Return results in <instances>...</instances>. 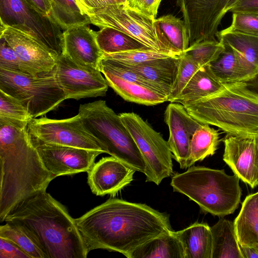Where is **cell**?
<instances>
[{
  "label": "cell",
  "mask_w": 258,
  "mask_h": 258,
  "mask_svg": "<svg viewBox=\"0 0 258 258\" xmlns=\"http://www.w3.org/2000/svg\"><path fill=\"white\" fill-rule=\"evenodd\" d=\"M5 222L21 227L47 258H86L89 253L75 219L46 191L20 202Z\"/></svg>",
  "instance_id": "cell-3"
},
{
  "label": "cell",
  "mask_w": 258,
  "mask_h": 258,
  "mask_svg": "<svg viewBox=\"0 0 258 258\" xmlns=\"http://www.w3.org/2000/svg\"><path fill=\"white\" fill-rule=\"evenodd\" d=\"M223 160L239 179L254 188L258 185L256 137L227 134Z\"/></svg>",
  "instance_id": "cell-15"
},
{
  "label": "cell",
  "mask_w": 258,
  "mask_h": 258,
  "mask_svg": "<svg viewBox=\"0 0 258 258\" xmlns=\"http://www.w3.org/2000/svg\"><path fill=\"white\" fill-rule=\"evenodd\" d=\"M256 143H257V149H258V137H256Z\"/></svg>",
  "instance_id": "cell-49"
},
{
  "label": "cell",
  "mask_w": 258,
  "mask_h": 258,
  "mask_svg": "<svg viewBox=\"0 0 258 258\" xmlns=\"http://www.w3.org/2000/svg\"><path fill=\"white\" fill-rule=\"evenodd\" d=\"M233 222L240 246L258 245V191L245 197Z\"/></svg>",
  "instance_id": "cell-26"
},
{
  "label": "cell",
  "mask_w": 258,
  "mask_h": 258,
  "mask_svg": "<svg viewBox=\"0 0 258 258\" xmlns=\"http://www.w3.org/2000/svg\"><path fill=\"white\" fill-rule=\"evenodd\" d=\"M220 143L218 132L209 124H202L195 131L190 141L187 167L213 155Z\"/></svg>",
  "instance_id": "cell-31"
},
{
  "label": "cell",
  "mask_w": 258,
  "mask_h": 258,
  "mask_svg": "<svg viewBox=\"0 0 258 258\" xmlns=\"http://www.w3.org/2000/svg\"><path fill=\"white\" fill-rule=\"evenodd\" d=\"M164 121L169 128L168 143L173 158L181 169L187 168L190 144L196 130L202 124L193 118L181 104L171 102L164 112Z\"/></svg>",
  "instance_id": "cell-16"
},
{
  "label": "cell",
  "mask_w": 258,
  "mask_h": 258,
  "mask_svg": "<svg viewBox=\"0 0 258 258\" xmlns=\"http://www.w3.org/2000/svg\"><path fill=\"white\" fill-rule=\"evenodd\" d=\"M46 169L55 177L88 172L101 151L55 144L35 145Z\"/></svg>",
  "instance_id": "cell-14"
},
{
  "label": "cell",
  "mask_w": 258,
  "mask_h": 258,
  "mask_svg": "<svg viewBox=\"0 0 258 258\" xmlns=\"http://www.w3.org/2000/svg\"><path fill=\"white\" fill-rule=\"evenodd\" d=\"M253 247H254L258 251V245H255L253 246Z\"/></svg>",
  "instance_id": "cell-48"
},
{
  "label": "cell",
  "mask_w": 258,
  "mask_h": 258,
  "mask_svg": "<svg viewBox=\"0 0 258 258\" xmlns=\"http://www.w3.org/2000/svg\"><path fill=\"white\" fill-rule=\"evenodd\" d=\"M55 77L67 99L104 96L109 86L99 70L78 65L64 54L56 59Z\"/></svg>",
  "instance_id": "cell-13"
},
{
  "label": "cell",
  "mask_w": 258,
  "mask_h": 258,
  "mask_svg": "<svg viewBox=\"0 0 258 258\" xmlns=\"http://www.w3.org/2000/svg\"><path fill=\"white\" fill-rule=\"evenodd\" d=\"M41 13L49 16L51 9V0H25Z\"/></svg>",
  "instance_id": "cell-44"
},
{
  "label": "cell",
  "mask_w": 258,
  "mask_h": 258,
  "mask_svg": "<svg viewBox=\"0 0 258 258\" xmlns=\"http://www.w3.org/2000/svg\"><path fill=\"white\" fill-rule=\"evenodd\" d=\"M176 56L170 52L153 49L134 50L111 54H103L102 57L127 65H137L154 59Z\"/></svg>",
  "instance_id": "cell-35"
},
{
  "label": "cell",
  "mask_w": 258,
  "mask_h": 258,
  "mask_svg": "<svg viewBox=\"0 0 258 258\" xmlns=\"http://www.w3.org/2000/svg\"><path fill=\"white\" fill-rule=\"evenodd\" d=\"M179 60L180 56H171L137 65L122 64L151 83L168 99L175 82Z\"/></svg>",
  "instance_id": "cell-20"
},
{
  "label": "cell",
  "mask_w": 258,
  "mask_h": 258,
  "mask_svg": "<svg viewBox=\"0 0 258 258\" xmlns=\"http://www.w3.org/2000/svg\"><path fill=\"white\" fill-rule=\"evenodd\" d=\"M0 117L29 122L33 117L16 98L0 90Z\"/></svg>",
  "instance_id": "cell-37"
},
{
  "label": "cell",
  "mask_w": 258,
  "mask_h": 258,
  "mask_svg": "<svg viewBox=\"0 0 258 258\" xmlns=\"http://www.w3.org/2000/svg\"><path fill=\"white\" fill-rule=\"evenodd\" d=\"M183 106L202 124L228 135L258 137V94L244 82L225 84L218 93Z\"/></svg>",
  "instance_id": "cell-4"
},
{
  "label": "cell",
  "mask_w": 258,
  "mask_h": 258,
  "mask_svg": "<svg viewBox=\"0 0 258 258\" xmlns=\"http://www.w3.org/2000/svg\"><path fill=\"white\" fill-rule=\"evenodd\" d=\"M200 68L199 66L187 55L183 53L180 56L175 82L168 98V101L172 102L179 95L194 74Z\"/></svg>",
  "instance_id": "cell-36"
},
{
  "label": "cell",
  "mask_w": 258,
  "mask_h": 258,
  "mask_svg": "<svg viewBox=\"0 0 258 258\" xmlns=\"http://www.w3.org/2000/svg\"><path fill=\"white\" fill-rule=\"evenodd\" d=\"M129 258H184V251L173 230L143 244L131 254Z\"/></svg>",
  "instance_id": "cell-29"
},
{
  "label": "cell",
  "mask_w": 258,
  "mask_h": 258,
  "mask_svg": "<svg viewBox=\"0 0 258 258\" xmlns=\"http://www.w3.org/2000/svg\"><path fill=\"white\" fill-rule=\"evenodd\" d=\"M117 3H125L126 0H116Z\"/></svg>",
  "instance_id": "cell-47"
},
{
  "label": "cell",
  "mask_w": 258,
  "mask_h": 258,
  "mask_svg": "<svg viewBox=\"0 0 258 258\" xmlns=\"http://www.w3.org/2000/svg\"><path fill=\"white\" fill-rule=\"evenodd\" d=\"M224 87L225 84L213 74L208 64L194 74L172 102L187 104L216 94Z\"/></svg>",
  "instance_id": "cell-25"
},
{
  "label": "cell",
  "mask_w": 258,
  "mask_h": 258,
  "mask_svg": "<svg viewBox=\"0 0 258 258\" xmlns=\"http://www.w3.org/2000/svg\"><path fill=\"white\" fill-rule=\"evenodd\" d=\"M227 29L258 36V13H233L231 24Z\"/></svg>",
  "instance_id": "cell-38"
},
{
  "label": "cell",
  "mask_w": 258,
  "mask_h": 258,
  "mask_svg": "<svg viewBox=\"0 0 258 258\" xmlns=\"http://www.w3.org/2000/svg\"><path fill=\"white\" fill-rule=\"evenodd\" d=\"M0 90L18 99L33 118L56 109L66 95L51 71L35 75L0 68Z\"/></svg>",
  "instance_id": "cell-7"
},
{
  "label": "cell",
  "mask_w": 258,
  "mask_h": 258,
  "mask_svg": "<svg viewBox=\"0 0 258 258\" xmlns=\"http://www.w3.org/2000/svg\"><path fill=\"white\" fill-rule=\"evenodd\" d=\"M218 57L209 64L213 74L223 83L246 82L253 78L238 55L225 46Z\"/></svg>",
  "instance_id": "cell-28"
},
{
  "label": "cell",
  "mask_w": 258,
  "mask_h": 258,
  "mask_svg": "<svg viewBox=\"0 0 258 258\" xmlns=\"http://www.w3.org/2000/svg\"><path fill=\"white\" fill-rule=\"evenodd\" d=\"M0 221L20 202L46 191L55 177L45 167L27 126L0 121Z\"/></svg>",
  "instance_id": "cell-2"
},
{
  "label": "cell",
  "mask_w": 258,
  "mask_h": 258,
  "mask_svg": "<svg viewBox=\"0 0 258 258\" xmlns=\"http://www.w3.org/2000/svg\"><path fill=\"white\" fill-rule=\"evenodd\" d=\"M244 82L250 90L258 94V74L251 80Z\"/></svg>",
  "instance_id": "cell-46"
},
{
  "label": "cell",
  "mask_w": 258,
  "mask_h": 258,
  "mask_svg": "<svg viewBox=\"0 0 258 258\" xmlns=\"http://www.w3.org/2000/svg\"><path fill=\"white\" fill-rule=\"evenodd\" d=\"M82 11L117 3L116 0H76Z\"/></svg>",
  "instance_id": "cell-43"
},
{
  "label": "cell",
  "mask_w": 258,
  "mask_h": 258,
  "mask_svg": "<svg viewBox=\"0 0 258 258\" xmlns=\"http://www.w3.org/2000/svg\"><path fill=\"white\" fill-rule=\"evenodd\" d=\"M173 233L182 245L184 258H212L213 237L207 223L195 222Z\"/></svg>",
  "instance_id": "cell-23"
},
{
  "label": "cell",
  "mask_w": 258,
  "mask_h": 258,
  "mask_svg": "<svg viewBox=\"0 0 258 258\" xmlns=\"http://www.w3.org/2000/svg\"><path fill=\"white\" fill-rule=\"evenodd\" d=\"M162 0H126L125 4L132 9L155 20Z\"/></svg>",
  "instance_id": "cell-40"
},
{
  "label": "cell",
  "mask_w": 258,
  "mask_h": 258,
  "mask_svg": "<svg viewBox=\"0 0 258 258\" xmlns=\"http://www.w3.org/2000/svg\"><path fill=\"white\" fill-rule=\"evenodd\" d=\"M0 258H31L14 242L0 237Z\"/></svg>",
  "instance_id": "cell-41"
},
{
  "label": "cell",
  "mask_w": 258,
  "mask_h": 258,
  "mask_svg": "<svg viewBox=\"0 0 258 258\" xmlns=\"http://www.w3.org/2000/svg\"><path fill=\"white\" fill-rule=\"evenodd\" d=\"M224 48L218 40H204L189 45L184 53L202 68L216 59Z\"/></svg>",
  "instance_id": "cell-34"
},
{
  "label": "cell",
  "mask_w": 258,
  "mask_h": 258,
  "mask_svg": "<svg viewBox=\"0 0 258 258\" xmlns=\"http://www.w3.org/2000/svg\"><path fill=\"white\" fill-rule=\"evenodd\" d=\"M96 40L103 54L151 48L127 34L110 27L102 28L96 32Z\"/></svg>",
  "instance_id": "cell-30"
},
{
  "label": "cell",
  "mask_w": 258,
  "mask_h": 258,
  "mask_svg": "<svg viewBox=\"0 0 258 258\" xmlns=\"http://www.w3.org/2000/svg\"><path fill=\"white\" fill-rule=\"evenodd\" d=\"M218 41L232 49L253 78L258 74V36L230 31L227 28L216 34Z\"/></svg>",
  "instance_id": "cell-22"
},
{
  "label": "cell",
  "mask_w": 258,
  "mask_h": 258,
  "mask_svg": "<svg viewBox=\"0 0 258 258\" xmlns=\"http://www.w3.org/2000/svg\"><path fill=\"white\" fill-rule=\"evenodd\" d=\"M1 25L12 28L37 41L56 59L63 54V32L50 16L25 0H0Z\"/></svg>",
  "instance_id": "cell-8"
},
{
  "label": "cell",
  "mask_w": 258,
  "mask_h": 258,
  "mask_svg": "<svg viewBox=\"0 0 258 258\" xmlns=\"http://www.w3.org/2000/svg\"><path fill=\"white\" fill-rule=\"evenodd\" d=\"M91 24L100 28L118 30L158 51H166L156 34L154 20L129 8L125 3H116L85 11Z\"/></svg>",
  "instance_id": "cell-11"
},
{
  "label": "cell",
  "mask_w": 258,
  "mask_h": 258,
  "mask_svg": "<svg viewBox=\"0 0 258 258\" xmlns=\"http://www.w3.org/2000/svg\"><path fill=\"white\" fill-rule=\"evenodd\" d=\"M27 130L34 146L55 144L107 153L104 146L86 128L79 114L61 119L33 118Z\"/></svg>",
  "instance_id": "cell-10"
},
{
  "label": "cell",
  "mask_w": 258,
  "mask_h": 258,
  "mask_svg": "<svg viewBox=\"0 0 258 258\" xmlns=\"http://www.w3.org/2000/svg\"><path fill=\"white\" fill-rule=\"evenodd\" d=\"M89 252L116 251L129 258L138 247L173 231L169 216L141 203L110 198L75 219Z\"/></svg>",
  "instance_id": "cell-1"
},
{
  "label": "cell",
  "mask_w": 258,
  "mask_h": 258,
  "mask_svg": "<svg viewBox=\"0 0 258 258\" xmlns=\"http://www.w3.org/2000/svg\"><path fill=\"white\" fill-rule=\"evenodd\" d=\"M239 180L224 169L191 166L174 174L170 184L174 191L195 202L203 213L224 217L233 213L241 202Z\"/></svg>",
  "instance_id": "cell-5"
},
{
  "label": "cell",
  "mask_w": 258,
  "mask_h": 258,
  "mask_svg": "<svg viewBox=\"0 0 258 258\" xmlns=\"http://www.w3.org/2000/svg\"><path fill=\"white\" fill-rule=\"evenodd\" d=\"M0 68L31 75L24 66L15 50L2 37H0Z\"/></svg>",
  "instance_id": "cell-39"
},
{
  "label": "cell",
  "mask_w": 258,
  "mask_h": 258,
  "mask_svg": "<svg viewBox=\"0 0 258 258\" xmlns=\"http://www.w3.org/2000/svg\"><path fill=\"white\" fill-rule=\"evenodd\" d=\"M135 172L113 156L103 157L88 172V183L96 196L114 197L133 181Z\"/></svg>",
  "instance_id": "cell-17"
},
{
  "label": "cell",
  "mask_w": 258,
  "mask_h": 258,
  "mask_svg": "<svg viewBox=\"0 0 258 258\" xmlns=\"http://www.w3.org/2000/svg\"><path fill=\"white\" fill-rule=\"evenodd\" d=\"M239 0H176L182 13L189 45L204 40H215L225 15Z\"/></svg>",
  "instance_id": "cell-12"
},
{
  "label": "cell",
  "mask_w": 258,
  "mask_h": 258,
  "mask_svg": "<svg viewBox=\"0 0 258 258\" xmlns=\"http://www.w3.org/2000/svg\"><path fill=\"white\" fill-rule=\"evenodd\" d=\"M230 12L258 13V0H239L229 10Z\"/></svg>",
  "instance_id": "cell-42"
},
{
  "label": "cell",
  "mask_w": 258,
  "mask_h": 258,
  "mask_svg": "<svg viewBox=\"0 0 258 258\" xmlns=\"http://www.w3.org/2000/svg\"><path fill=\"white\" fill-rule=\"evenodd\" d=\"M78 114L86 128L110 154L136 171L145 173L146 164L133 138L117 114L99 100L81 104Z\"/></svg>",
  "instance_id": "cell-6"
},
{
  "label": "cell",
  "mask_w": 258,
  "mask_h": 258,
  "mask_svg": "<svg viewBox=\"0 0 258 258\" xmlns=\"http://www.w3.org/2000/svg\"><path fill=\"white\" fill-rule=\"evenodd\" d=\"M108 85L125 101L137 104L153 106L168 101L167 97L145 86L125 81L99 68Z\"/></svg>",
  "instance_id": "cell-24"
},
{
  "label": "cell",
  "mask_w": 258,
  "mask_h": 258,
  "mask_svg": "<svg viewBox=\"0 0 258 258\" xmlns=\"http://www.w3.org/2000/svg\"><path fill=\"white\" fill-rule=\"evenodd\" d=\"M0 237L14 242L31 258H47L35 241L16 223L7 222L1 225Z\"/></svg>",
  "instance_id": "cell-33"
},
{
  "label": "cell",
  "mask_w": 258,
  "mask_h": 258,
  "mask_svg": "<svg viewBox=\"0 0 258 258\" xmlns=\"http://www.w3.org/2000/svg\"><path fill=\"white\" fill-rule=\"evenodd\" d=\"M0 37L15 50L33 75L51 71L56 65L55 58L32 37L12 28L1 25Z\"/></svg>",
  "instance_id": "cell-18"
},
{
  "label": "cell",
  "mask_w": 258,
  "mask_h": 258,
  "mask_svg": "<svg viewBox=\"0 0 258 258\" xmlns=\"http://www.w3.org/2000/svg\"><path fill=\"white\" fill-rule=\"evenodd\" d=\"M157 38L166 51L180 56L189 46V39L184 21L171 15L154 20Z\"/></svg>",
  "instance_id": "cell-21"
},
{
  "label": "cell",
  "mask_w": 258,
  "mask_h": 258,
  "mask_svg": "<svg viewBox=\"0 0 258 258\" xmlns=\"http://www.w3.org/2000/svg\"><path fill=\"white\" fill-rule=\"evenodd\" d=\"M244 258H258V251L253 246H240Z\"/></svg>",
  "instance_id": "cell-45"
},
{
  "label": "cell",
  "mask_w": 258,
  "mask_h": 258,
  "mask_svg": "<svg viewBox=\"0 0 258 258\" xmlns=\"http://www.w3.org/2000/svg\"><path fill=\"white\" fill-rule=\"evenodd\" d=\"M50 17L62 29L91 24L89 17L84 14L76 0H51Z\"/></svg>",
  "instance_id": "cell-32"
},
{
  "label": "cell",
  "mask_w": 258,
  "mask_h": 258,
  "mask_svg": "<svg viewBox=\"0 0 258 258\" xmlns=\"http://www.w3.org/2000/svg\"><path fill=\"white\" fill-rule=\"evenodd\" d=\"M87 25L75 26L64 30L63 54L78 65L99 70L103 53L96 40V32Z\"/></svg>",
  "instance_id": "cell-19"
},
{
  "label": "cell",
  "mask_w": 258,
  "mask_h": 258,
  "mask_svg": "<svg viewBox=\"0 0 258 258\" xmlns=\"http://www.w3.org/2000/svg\"><path fill=\"white\" fill-rule=\"evenodd\" d=\"M119 115L144 160L146 181L159 185L173 172V155L168 141L137 113L124 112Z\"/></svg>",
  "instance_id": "cell-9"
},
{
  "label": "cell",
  "mask_w": 258,
  "mask_h": 258,
  "mask_svg": "<svg viewBox=\"0 0 258 258\" xmlns=\"http://www.w3.org/2000/svg\"><path fill=\"white\" fill-rule=\"evenodd\" d=\"M211 229L213 237L212 258H244L233 222L219 217Z\"/></svg>",
  "instance_id": "cell-27"
}]
</instances>
